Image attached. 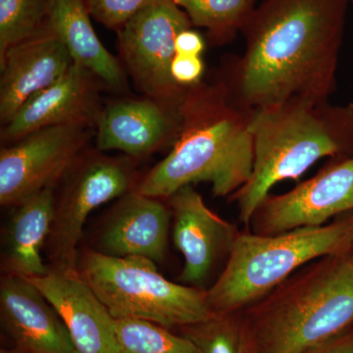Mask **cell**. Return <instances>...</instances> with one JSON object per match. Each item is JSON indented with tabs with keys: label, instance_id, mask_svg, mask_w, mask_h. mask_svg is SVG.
Masks as SVG:
<instances>
[{
	"label": "cell",
	"instance_id": "1",
	"mask_svg": "<svg viewBox=\"0 0 353 353\" xmlns=\"http://www.w3.org/2000/svg\"><path fill=\"white\" fill-rule=\"evenodd\" d=\"M352 0H265L243 27L245 50L226 58L217 80L250 110L296 97L328 101Z\"/></svg>",
	"mask_w": 353,
	"mask_h": 353
},
{
	"label": "cell",
	"instance_id": "2",
	"mask_svg": "<svg viewBox=\"0 0 353 353\" xmlns=\"http://www.w3.org/2000/svg\"><path fill=\"white\" fill-rule=\"evenodd\" d=\"M181 110L180 136L169 154L139 180L136 190L167 199L185 185L208 182L213 196H233L252 173L253 110L236 104L217 79L190 88Z\"/></svg>",
	"mask_w": 353,
	"mask_h": 353
},
{
	"label": "cell",
	"instance_id": "3",
	"mask_svg": "<svg viewBox=\"0 0 353 353\" xmlns=\"http://www.w3.org/2000/svg\"><path fill=\"white\" fill-rule=\"evenodd\" d=\"M252 176L230 201L250 229L252 216L276 183L297 180L324 157L353 155V103L296 97L253 111Z\"/></svg>",
	"mask_w": 353,
	"mask_h": 353
},
{
	"label": "cell",
	"instance_id": "4",
	"mask_svg": "<svg viewBox=\"0 0 353 353\" xmlns=\"http://www.w3.org/2000/svg\"><path fill=\"white\" fill-rule=\"evenodd\" d=\"M255 353H307L353 328V257L329 255L241 311Z\"/></svg>",
	"mask_w": 353,
	"mask_h": 353
},
{
	"label": "cell",
	"instance_id": "5",
	"mask_svg": "<svg viewBox=\"0 0 353 353\" xmlns=\"http://www.w3.org/2000/svg\"><path fill=\"white\" fill-rule=\"evenodd\" d=\"M353 248V211L321 226L262 236L240 232L225 268L208 289L214 314L241 312L303 266Z\"/></svg>",
	"mask_w": 353,
	"mask_h": 353
},
{
	"label": "cell",
	"instance_id": "6",
	"mask_svg": "<svg viewBox=\"0 0 353 353\" xmlns=\"http://www.w3.org/2000/svg\"><path fill=\"white\" fill-rule=\"evenodd\" d=\"M77 268L115 319L145 320L165 328H185L214 316L208 290L176 284L143 257H112L85 248Z\"/></svg>",
	"mask_w": 353,
	"mask_h": 353
},
{
	"label": "cell",
	"instance_id": "7",
	"mask_svg": "<svg viewBox=\"0 0 353 353\" xmlns=\"http://www.w3.org/2000/svg\"><path fill=\"white\" fill-rule=\"evenodd\" d=\"M138 162L126 154L108 157L99 150H87L77 160L62 179L63 185L55 199L54 219L46 248L50 268L78 269V246L88 216L136 189Z\"/></svg>",
	"mask_w": 353,
	"mask_h": 353
},
{
	"label": "cell",
	"instance_id": "8",
	"mask_svg": "<svg viewBox=\"0 0 353 353\" xmlns=\"http://www.w3.org/2000/svg\"><path fill=\"white\" fill-rule=\"evenodd\" d=\"M192 27L188 14L174 0H150L117 32L121 63L145 97L179 106L190 88L173 80L170 67L175 39Z\"/></svg>",
	"mask_w": 353,
	"mask_h": 353
},
{
	"label": "cell",
	"instance_id": "9",
	"mask_svg": "<svg viewBox=\"0 0 353 353\" xmlns=\"http://www.w3.org/2000/svg\"><path fill=\"white\" fill-rule=\"evenodd\" d=\"M94 128L59 125L27 134L0 150V204L14 206L58 183L83 152Z\"/></svg>",
	"mask_w": 353,
	"mask_h": 353
},
{
	"label": "cell",
	"instance_id": "10",
	"mask_svg": "<svg viewBox=\"0 0 353 353\" xmlns=\"http://www.w3.org/2000/svg\"><path fill=\"white\" fill-rule=\"evenodd\" d=\"M353 211V155L330 158L312 178L279 196L269 194L250 222V231L268 236L301 227L321 226Z\"/></svg>",
	"mask_w": 353,
	"mask_h": 353
},
{
	"label": "cell",
	"instance_id": "11",
	"mask_svg": "<svg viewBox=\"0 0 353 353\" xmlns=\"http://www.w3.org/2000/svg\"><path fill=\"white\" fill-rule=\"evenodd\" d=\"M173 220V241L183 257L182 284L208 290L220 264L226 266L240 231L206 206L192 185L165 199Z\"/></svg>",
	"mask_w": 353,
	"mask_h": 353
},
{
	"label": "cell",
	"instance_id": "12",
	"mask_svg": "<svg viewBox=\"0 0 353 353\" xmlns=\"http://www.w3.org/2000/svg\"><path fill=\"white\" fill-rule=\"evenodd\" d=\"M181 105L146 97L109 102L95 126L97 150H120L139 159L173 146L183 128Z\"/></svg>",
	"mask_w": 353,
	"mask_h": 353
},
{
	"label": "cell",
	"instance_id": "13",
	"mask_svg": "<svg viewBox=\"0 0 353 353\" xmlns=\"http://www.w3.org/2000/svg\"><path fill=\"white\" fill-rule=\"evenodd\" d=\"M105 88L92 71L74 62L61 80L32 97L1 127V143L11 145L32 132L59 125L95 128Z\"/></svg>",
	"mask_w": 353,
	"mask_h": 353
},
{
	"label": "cell",
	"instance_id": "14",
	"mask_svg": "<svg viewBox=\"0 0 353 353\" xmlns=\"http://www.w3.org/2000/svg\"><path fill=\"white\" fill-rule=\"evenodd\" d=\"M164 199L136 189L118 199L99 225L95 252L112 257H143L161 263L166 257L172 214Z\"/></svg>",
	"mask_w": 353,
	"mask_h": 353
},
{
	"label": "cell",
	"instance_id": "15",
	"mask_svg": "<svg viewBox=\"0 0 353 353\" xmlns=\"http://www.w3.org/2000/svg\"><path fill=\"white\" fill-rule=\"evenodd\" d=\"M64 43L46 27L0 57V122L6 126L28 101L54 85L74 64Z\"/></svg>",
	"mask_w": 353,
	"mask_h": 353
},
{
	"label": "cell",
	"instance_id": "16",
	"mask_svg": "<svg viewBox=\"0 0 353 353\" xmlns=\"http://www.w3.org/2000/svg\"><path fill=\"white\" fill-rule=\"evenodd\" d=\"M0 319L19 353H79L57 311L29 279L2 276Z\"/></svg>",
	"mask_w": 353,
	"mask_h": 353
},
{
	"label": "cell",
	"instance_id": "17",
	"mask_svg": "<svg viewBox=\"0 0 353 353\" xmlns=\"http://www.w3.org/2000/svg\"><path fill=\"white\" fill-rule=\"evenodd\" d=\"M57 311L79 353H117L115 318L77 270L27 278Z\"/></svg>",
	"mask_w": 353,
	"mask_h": 353
},
{
	"label": "cell",
	"instance_id": "18",
	"mask_svg": "<svg viewBox=\"0 0 353 353\" xmlns=\"http://www.w3.org/2000/svg\"><path fill=\"white\" fill-rule=\"evenodd\" d=\"M55 187L46 188L14 205L4 234L2 270L25 278L50 270L41 252L50 239L55 211Z\"/></svg>",
	"mask_w": 353,
	"mask_h": 353
},
{
	"label": "cell",
	"instance_id": "19",
	"mask_svg": "<svg viewBox=\"0 0 353 353\" xmlns=\"http://www.w3.org/2000/svg\"><path fill=\"white\" fill-rule=\"evenodd\" d=\"M85 0H50L48 27L60 39L76 63L92 71L106 88L128 90L127 73L97 37Z\"/></svg>",
	"mask_w": 353,
	"mask_h": 353
},
{
	"label": "cell",
	"instance_id": "20",
	"mask_svg": "<svg viewBox=\"0 0 353 353\" xmlns=\"http://www.w3.org/2000/svg\"><path fill=\"white\" fill-rule=\"evenodd\" d=\"M192 27L206 30L208 43L222 46L236 39L254 11L256 0H174Z\"/></svg>",
	"mask_w": 353,
	"mask_h": 353
},
{
	"label": "cell",
	"instance_id": "21",
	"mask_svg": "<svg viewBox=\"0 0 353 353\" xmlns=\"http://www.w3.org/2000/svg\"><path fill=\"white\" fill-rule=\"evenodd\" d=\"M181 330L199 353H255L241 311L215 314L206 321Z\"/></svg>",
	"mask_w": 353,
	"mask_h": 353
},
{
	"label": "cell",
	"instance_id": "22",
	"mask_svg": "<svg viewBox=\"0 0 353 353\" xmlns=\"http://www.w3.org/2000/svg\"><path fill=\"white\" fill-rule=\"evenodd\" d=\"M117 353H199L183 334L145 320L116 319Z\"/></svg>",
	"mask_w": 353,
	"mask_h": 353
},
{
	"label": "cell",
	"instance_id": "23",
	"mask_svg": "<svg viewBox=\"0 0 353 353\" xmlns=\"http://www.w3.org/2000/svg\"><path fill=\"white\" fill-rule=\"evenodd\" d=\"M50 0H0V57L48 27Z\"/></svg>",
	"mask_w": 353,
	"mask_h": 353
},
{
	"label": "cell",
	"instance_id": "24",
	"mask_svg": "<svg viewBox=\"0 0 353 353\" xmlns=\"http://www.w3.org/2000/svg\"><path fill=\"white\" fill-rule=\"evenodd\" d=\"M92 18L104 27L119 32L150 0H85Z\"/></svg>",
	"mask_w": 353,
	"mask_h": 353
},
{
	"label": "cell",
	"instance_id": "25",
	"mask_svg": "<svg viewBox=\"0 0 353 353\" xmlns=\"http://www.w3.org/2000/svg\"><path fill=\"white\" fill-rule=\"evenodd\" d=\"M171 76L179 85L194 88L202 82L204 62L201 57L175 54L172 61Z\"/></svg>",
	"mask_w": 353,
	"mask_h": 353
},
{
	"label": "cell",
	"instance_id": "26",
	"mask_svg": "<svg viewBox=\"0 0 353 353\" xmlns=\"http://www.w3.org/2000/svg\"><path fill=\"white\" fill-rule=\"evenodd\" d=\"M205 46V39L192 28L183 30L175 39L176 54L201 57Z\"/></svg>",
	"mask_w": 353,
	"mask_h": 353
},
{
	"label": "cell",
	"instance_id": "27",
	"mask_svg": "<svg viewBox=\"0 0 353 353\" xmlns=\"http://www.w3.org/2000/svg\"><path fill=\"white\" fill-rule=\"evenodd\" d=\"M307 353H353V328Z\"/></svg>",
	"mask_w": 353,
	"mask_h": 353
},
{
	"label": "cell",
	"instance_id": "28",
	"mask_svg": "<svg viewBox=\"0 0 353 353\" xmlns=\"http://www.w3.org/2000/svg\"><path fill=\"white\" fill-rule=\"evenodd\" d=\"M0 353H19L17 352V350H15V348H1V350H0Z\"/></svg>",
	"mask_w": 353,
	"mask_h": 353
},
{
	"label": "cell",
	"instance_id": "29",
	"mask_svg": "<svg viewBox=\"0 0 353 353\" xmlns=\"http://www.w3.org/2000/svg\"><path fill=\"white\" fill-rule=\"evenodd\" d=\"M350 253H352V257H353V248H352V250H350Z\"/></svg>",
	"mask_w": 353,
	"mask_h": 353
},
{
	"label": "cell",
	"instance_id": "30",
	"mask_svg": "<svg viewBox=\"0 0 353 353\" xmlns=\"http://www.w3.org/2000/svg\"><path fill=\"white\" fill-rule=\"evenodd\" d=\"M352 6H353V0H352Z\"/></svg>",
	"mask_w": 353,
	"mask_h": 353
}]
</instances>
